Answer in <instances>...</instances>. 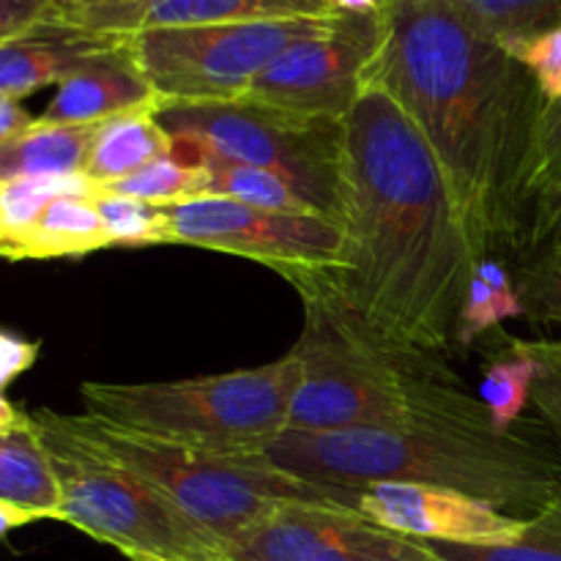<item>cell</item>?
<instances>
[{
  "label": "cell",
  "mask_w": 561,
  "mask_h": 561,
  "mask_svg": "<svg viewBox=\"0 0 561 561\" xmlns=\"http://www.w3.org/2000/svg\"><path fill=\"white\" fill-rule=\"evenodd\" d=\"M208 195L230 197V201L257 208H272V211H312L277 175L250 168V164L228 162V159L217 157V153H211L206 168H203V197Z\"/></svg>",
  "instance_id": "d4e9b609"
},
{
  "label": "cell",
  "mask_w": 561,
  "mask_h": 561,
  "mask_svg": "<svg viewBox=\"0 0 561 561\" xmlns=\"http://www.w3.org/2000/svg\"><path fill=\"white\" fill-rule=\"evenodd\" d=\"M348 263L299 274L383 345L436 356L458 345L477 250L438 159L405 110L365 82L345 118Z\"/></svg>",
  "instance_id": "6da1fadb"
},
{
  "label": "cell",
  "mask_w": 561,
  "mask_h": 561,
  "mask_svg": "<svg viewBox=\"0 0 561 561\" xmlns=\"http://www.w3.org/2000/svg\"><path fill=\"white\" fill-rule=\"evenodd\" d=\"M113 247L104 219L96 208V195H69L49 203L36 222L22 230L3 250L0 261H55L82 257Z\"/></svg>",
  "instance_id": "e0dca14e"
},
{
  "label": "cell",
  "mask_w": 561,
  "mask_h": 561,
  "mask_svg": "<svg viewBox=\"0 0 561 561\" xmlns=\"http://www.w3.org/2000/svg\"><path fill=\"white\" fill-rule=\"evenodd\" d=\"M36 520H42V518H36L33 513H25V510H16V507H11V504L0 502V540H3L9 531L22 529V526H27V524H36Z\"/></svg>",
  "instance_id": "8d00e7d4"
},
{
  "label": "cell",
  "mask_w": 561,
  "mask_h": 561,
  "mask_svg": "<svg viewBox=\"0 0 561 561\" xmlns=\"http://www.w3.org/2000/svg\"><path fill=\"white\" fill-rule=\"evenodd\" d=\"M340 14L334 0H137L82 5L55 14L66 25L104 36H131L157 27L230 25V22L323 20Z\"/></svg>",
  "instance_id": "5bb4252c"
},
{
  "label": "cell",
  "mask_w": 561,
  "mask_h": 561,
  "mask_svg": "<svg viewBox=\"0 0 561 561\" xmlns=\"http://www.w3.org/2000/svg\"><path fill=\"white\" fill-rule=\"evenodd\" d=\"M510 53L529 69L548 104L561 102V25L515 44Z\"/></svg>",
  "instance_id": "4dcf8cb0"
},
{
  "label": "cell",
  "mask_w": 561,
  "mask_h": 561,
  "mask_svg": "<svg viewBox=\"0 0 561 561\" xmlns=\"http://www.w3.org/2000/svg\"><path fill=\"white\" fill-rule=\"evenodd\" d=\"M356 513L370 524L411 540L463 546L510 542L524 535L529 524L466 493L409 482H378L362 488Z\"/></svg>",
  "instance_id": "4fadbf2b"
},
{
  "label": "cell",
  "mask_w": 561,
  "mask_h": 561,
  "mask_svg": "<svg viewBox=\"0 0 561 561\" xmlns=\"http://www.w3.org/2000/svg\"><path fill=\"white\" fill-rule=\"evenodd\" d=\"M515 285L526 316L546 327H561V247L520 263Z\"/></svg>",
  "instance_id": "f1b7e54d"
},
{
  "label": "cell",
  "mask_w": 561,
  "mask_h": 561,
  "mask_svg": "<svg viewBox=\"0 0 561 561\" xmlns=\"http://www.w3.org/2000/svg\"><path fill=\"white\" fill-rule=\"evenodd\" d=\"M548 345H513L493 356L480 381V403L485 405L496 431H513L515 422L531 403L535 383L546 370Z\"/></svg>",
  "instance_id": "44dd1931"
},
{
  "label": "cell",
  "mask_w": 561,
  "mask_h": 561,
  "mask_svg": "<svg viewBox=\"0 0 561 561\" xmlns=\"http://www.w3.org/2000/svg\"><path fill=\"white\" fill-rule=\"evenodd\" d=\"M228 561H438L425 542L394 535L351 510L294 504L252 529Z\"/></svg>",
  "instance_id": "7c38bea8"
},
{
  "label": "cell",
  "mask_w": 561,
  "mask_h": 561,
  "mask_svg": "<svg viewBox=\"0 0 561 561\" xmlns=\"http://www.w3.org/2000/svg\"><path fill=\"white\" fill-rule=\"evenodd\" d=\"M96 208L113 247L173 244V219L168 208L148 206L129 197L102 195V192H96Z\"/></svg>",
  "instance_id": "83f0119b"
},
{
  "label": "cell",
  "mask_w": 561,
  "mask_h": 561,
  "mask_svg": "<svg viewBox=\"0 0 561 561\" xmlns=\"http://www.w3.org/2000/svg\"><path fill=\"white\" fill-rule=\"evenodd\" d=\"M55 20V0H0V44Z\"/></svg>",
  "instance_id": "836d02e7"
},
{
  "label": "cell",
  "mask_w": 561,
  "mask_h": 561,
  "mask_svg": "<svg viewBox=\"0 0 561 561\" xmlns=\"http://www.w3.org/2000/svg\"><path fill=\"white\" fill-rule=\"evenodd\" d=\"M157 118L168 135H195L228 162L266 170L290 186L316 214L348 219L345 121L290 113L268 104L164 102Z\"/></svg>",
  "instance_id": "ba28073f"
},
{
  "label": "cell",
  "mask_w": 561,
  "mask_h": 561,
  "mask_svg": "<svg viewBox=\"0 0 561 561\" xmlns=\"http://www.w3.org/2000/svg\"><path fill=\"white\" fill-rule=\"evenodd\" d=\"M99 186L85 173L31 175V179L0 181V255L5 247L31 228L38 214L58 197L96 195Z\"/></svg>",
  "instance_id": "603a6c76"
},
{
  "label": "cell",
  "mask_w": 561,
  "mask_h": 561,
  "mask_svg": "<svg viewBox=\"0 0 561 561\" xmlns=\"http://www.w3.org/2000/svg\"><path fill=\"white\" fill-rule=\"evenodd\" d=\"M69 422L93 449L159 488L225 546H233L294 504L351 513L359 507L362 488L301 480L290 471L274 469L255 453H217L137 436L88 414H69Z\"/></svg>",
  "instance_id": "5b68a950"
},
{
  "label": "cell",
  "mask_w": 561,
  "mask_h": 561,
  "mask_svg": "<svg viewBox=\"0 0 561 561\" xmlns=\"http://www.w3.org/2000/svg\"><path fill=\"white\" fill-rule=\"evenodd\" d=\"M305 329L294 345L299 383L285 433L389 427L449 411L485 409L460 383L362 329L327 294L299 285ZM431 359V356H427Z\"/></svg>",
  "instance_id": "277c9868"
},
{
  "label": "cell",
  "mask_w": 561,
  "mask_h": 561,
  "mask_svg": "<svg viewBox=\"0 0 561 561\" xmlns=\"http://www.w3.org/2000/svg\"><path fill=\"white\" fill-rule=\"evenodd\" d=\"M504 47L561 25V0H460Z\"/></svg>",
  "instance_id": "4316f807"
},
{
  "label": "cell",
  "mask_w": 561,
  "mask_h": 561,
  "mask_svg": "<svg viewBox=\"0 0 561 561\" xmlns=\"http://www.w3.org/2000/svg\"><path fill=\"white\" fill-rule=\"evenodd\" d=\"M334 16L157 27L126 36V53L164 102H233L277 55Z\"/></svg>",
  "instance_id": "9c48e42d"
},
{
  "label": "cell",
  "mask_w": 561,
  "mask_h": 561,
  "mask_svg": "<svg viewBox=\"0 0 561 561\" xmlns=\"http://www.w3.org/2000/svg\"><path fill=\"white\" fill-rule=\"evenodd\" d=\"M159 107L135 110L102 121L93 135L82 173L96 186L126 179L170 153V135L157 118Z\"/></svg>",
  "instance_id": "d6986e66"
},
{
  "label": "cell",
  "mask_w": 561,
  "mask_h": 561,
  "mask_svg": "<svg viewBox=\"0 0 561 561\" xmlns=\"http://www.w3.org/2000/svg\"><path fill=\"white\" fill-rule=\"evenodd\" d=\"M121 44L124 36L82 31L60 20L42 22L33 31L0 44V93L25 99L38 88L60 85L77 69Z\"/></svg>",
  "instance_id": "2e32d148"
},
{
  "label": "cell",
  "mask_w": 561,
  "mask_h": 561,
  "mask_svg": "<svg viewBox=\"0 0 561 561\" xmlns=\"http://www.w3.org/2000/svg\"><path fill=\"white\" fill-rule=\"evenodd\" d=\"M518 316H524V301H520L513 274L499 257H480L474 263L463 316H460L458 348H469L482 334Z\"/></svg>",
  "instance_id": "7402d4cb"
},
{
  "label": "cell",
  "mask_w": 561,
  "mask_h": 561,
  "mask_svg": "<svg viewBox=\"0 0 561 561\" xmlns=\"http://www.w3.org/2000/svg\"><path fill=\"white\" fill-rule=\"evenodd\" d=\"M33 115L22 107L20 99H11L0 93V142H5L9 137L20 135L22 129L33 124Z\"/></svg>",
  "instance_id": "d590c367"
},
{
  "label": "cell",
  "mask_w": 561,
  "mask_h": 561,
  "mask_svg": "<svg viewBox=\"0 0 561 561\" xmlns=\"http://www.w3.org/2000/svg\"><path fill=\"white\" fill-rule=\"evenodd\" d=\"M438 561H561V493L510 542H425Z\"/></svg>",
  "instance_id": "cb8c5ba5"
},
{
  "label": "cell",
  "mask_w": 561,
  "mask_h": 561,
  "mask_svg": "<svg viewBox=\"0 0 561 561\" xmlns=\"http://www.w3.org/2000/svg\"><path fill=\"white\" fill-rule=\"evenodd\" d=\"M255 455L274 469L321 485L444 488L524 520L540 515L561 493L557 444L520 431H496L485 409L431 414L389 427L283 433Z\"/></svg>",
  "instance_id": "3957f363"
},
{
  "label": "cell",
  "mask_w": 561,
  "mask_h": 561,
  "mask_svg": "<svg viewBox=\"0 0 561 561\" xmlns=\"http://www.w3.org/2000/svg\"><path fill=\"white\" fill-rule=\"evenodd\" d=\"M96 126L44 124L36 118L20 135L0 142V181L82 173Z\"/></svg>",
  "instance_id": "ffe728a7"
},
{
  "label": "cell",
  "mask_w": 561,
  "mask_h": 561,
  "mask_svg": "<svg viewBox=\"0 0 561 561\" xmlns=\"http://www.w3.org/2000/svg\"><path fill=\"white\" fill-rule=\"evenodd\" d=\"M299 383L296 351L219 376L148 383H82L85 414L118 431L217 453H255L283 436Z\"/></svg>",
  "instance_id": "8992f818"
},
{
  "label": "cell",
  "mask_w": 561,
  "mask_h": 561,
  "mask_svg": "<svg viewBox=\"0 0 561 561\" xmlns=\"http://www.w3.org/2000/svg\"><path fill=\"white\" fill-rule=\"evenodd\" d=\"M561 179V102L542 104L535 126L529 181H526V217L529 208L553 181Z\"/></svg>",
  "instance_id": "f546056e"
},
{
  "label": "cell",
  "mask_w": 561,
  "mask_h": 561,
  "mask_svg": "<svg viewBox=\"0 0 561 561\" xmlns=\"http://www.w3.org/2000/svg\"><path fill=\"white\" fill-rule=\"evenodd\" d=\"M381 42V9L340 11L321 33L301 38L252 80L241 99L318 118H348Z\"/></svg>",
  "instance_id": "8fae6325"
},
{
  "label": "cell",
  "mask_w": 561,
  "mask_h": 561,
  "mask_svg": "<svg viewBox=\"0 0 561 561\" xmlns=\"http://www.w3.org/2000/svg\"><path fill=\"white\" fill-rule=\"evenodd\" d=\"M164 99L137 71L124 44L99 55L58 85L47 110L38 115L44 124L93 126L115 115L146 107H162Z\"/></svg>",
  "instance_id": "9a60e30c"
},
{
  "label": "cell",
  "mask_w": 561,
  "mask_h": 561,
  "mask_svg": "<svg viewBox=\"0 0 561 561\" xmlns=\"http://www.w3.org/2000/svg\"><path fill=\"white\" fill-rule=\"evenodd\" d=\"M365 82L405 110L438 159L480 257L520 252L546 96L460 0H387Z\"/></svg>",
  "instance_id": "7a4b0ae2"
},
{
  "label": "cell",
  "mask_w": 561,
  "mask_h": 561,
  "mask_svg": "<svg viewBox=\"0 0 561 561\" xmlns=\"http://www.w3.org/2000/svg\"><path fill=\"white\" fill-rule=\"evenodd\" d=\"M0 502L42 520H64V493L47 449L33 427L0 433Z\"/></svg>",
  "instance_id": "ac0fdd59"
},
{
  "label": "cell",
  "mask_w": 561,
  "mask_h": 561,
  "mask_svg": "<svg viewBox=\"0 0 561 561\" xmlns=\"http://www.w3.org/2000/svg\"><path fill=\"white\" fill-rule=\"evenodd\" d=\"M38 348L42 345L33 343V340L0 329V389H5L14 378H20L22 373L36 365Z\"/></svg>",
  "instance_id": "e575fe53"
},
{
  "label": "cell",
  "mask_w": 561,
  "mask_h": 561,
  "mask_svg": "<svg viewBox=\"0 0 561 561\" xmlns=\"http://www.w3.org/2000/svg\"><path fill=\"white\" fill-rule=\"evenodd\" d=\"M104 3H137V0H55V14L82 9V5H104Z\"/></svg>",
  "instance_id": "f35d334b"
},
{
  "label": "cell",
  "mask_w": 561,
  "mask_h": 561,
  "mask_svg": "<svg viewBox=\"0 0 561 561\" xmlns=\"http://www.w3.org/2000/svg\"><path fill=\"white\" fill-rule=\"evenodd\" d=\"M531 405H535L548 438L557 444V449L561 453V348L548 345L546 370H542L540 381L535 383Z\"/></svg>",
  "instance_id": "d6a6232c"
},
{
  "label": "cell",
  "mask_w": 561,
  "mask_h": 561,
  "mask_svg": "<svg viewBox=\"0 0 561 561\" xmlns=\"http://www.w3.org/2000/svg\"><path fill=\"white\" fill-rule=\"evenodd\" d=\"M27 422H31V414L20 411L14 403H9V400L0 394V433L20 431V427H25Z\"/></svg>",
  "instance_id": "74e56055"
},
{
  "label": "cell",
  "mask_w": 561,
  "mask_h": 561,
  "mask_svg": "<svg viewBox=\"0 0 561 561\" xmlns=\"http://www.w3.org/2000/svg\"><path fill=\"white\" fill-rule=\"evenodd\" d=\"M99 192L129 197V201H140L157 208H170L203 197V170H186L170 157H162L126 179L102 184Z\"/></svg>",
  "instance_id": "484cf974"
},
{
  "label": "cell",
  "mask_w": 561,
  "mask_h": 561,
  "mask_svg": "<svg viewBox=\"0 0 561 561\" xmlns=\"http://www.w3.org/2000/svg\"><path fill=\"white\" fill-rule=\"evenodd\" d=\"M64 493V524L107 542L131 561H228V546L159 488L93 449L69 414L33 411Z\"/></svg>",
  "instance_id": "52a82bcc"
},
{
  "label": "cell",
  "mask_w": 561,
  "mask_h": 561,
  "mask_svg": "<svg viewBox=\"0 0 561 561\" xmlns=\"http://www.w3.org/2000/svg\"><path fill=\"white\" fill-rule=\"evenodd\" d=\"M561 247V179L553 181L529 208L524 241H520V263L546 255Z\"/></svg>",
  "instance_id": "1f68e13d"
},
{
  "label": "cell",
  "mask_w": 561,
  "mask_h": 561,
  "mask_svg": "<svg viewBox=\"0 0 561 561\" xmlns=\"http://www.w3.org/2000/svg\"><path fill=\"white\" fill-rule=\"evenodd\" d=\"M173 244L228 252L272 266L285 279L337 274L348 263L343 225L316 211H272L230 197H197L170 206Z\"/></svg>",
  "instance_id": "30bf717a"
}]
</instances>
